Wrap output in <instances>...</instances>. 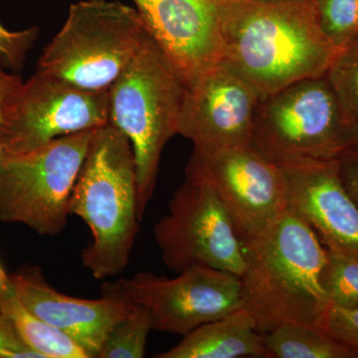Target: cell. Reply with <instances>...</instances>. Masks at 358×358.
<instances>
[{
  "label": "cell",
  "instance_id": "6da1fadb",
  "mask_svg": "<svg viewBox=\"0 0 358 358\" xmlns=\"http://www.w3.org/2000/svg\"><path fill=\"white\" fill-rule=\"evenodd\" d=\"M222 61L261 99L301 80L326 76L338 54L313 0H218Z\"/></svg>",
  "mask_w": 358,
  "mask_h": 358
},
{
  "label": "cell",
  "instance_id": "7a4b0ae2",
  "mask_svg": "<svg viewBox=\"0 0 358 358\" xmlns=\"http://www.w3.org/2000/svg\"><path fill=\"white\" fill-rule=\"evenodd\" d=\"M243 308L266 334L285 324L317 327L329 305L322 286L327 250L312 228L289 210L242 241Z\"/></svg>",
  "mask_w": 358,
  "mask_h": 358
},
{
  "label": "cell",
  "instance_id": "3957f363",
  "mask_svg": "<svg viewBox=\"0 0 358 358\" xmlns=\"http://www.w3.org/2000/svg\"><path fill=\"white\" fill-rule=\"evenodd\" d=\"M69 212L91 231V243L82 253L84 268L98 280L122 274L140 230L138 178L131 143L110 124L92 138Z\"/></svg>",
  "mask_w": 358,
  "mask_h": 358
},
{
  "label": "cell",
  "instance_id": "277c9868",
  "mask_svg": "<svg viewBox=\"0 0 358 358\" xmlns=\"http://www.w3.org/2000/svg\"><path fill=\"white\" fill-rule=\"evenodd\" d=\"M185 94V82L148 32L109 90V124L128 138L136 159L141 221L154 196L162 152L178 134Z\"/></svg>",
  "mask_w": 358,
  "mask_h": 358
},
{
  "label": "cell",
  "instance_id": "5b68a950",
  "mask_svg": "<svg viewBox=\"0 0 358 358\" xmlns=\"http://www.w3.org/2000/svg\"><path fill=\"white\" fill-rule=\"evenodd\" d=\"M251 147L280 167L338 160L358 150V122L327 75L308 78L261 99Z\"/></svg>",
  "mask_w": 358,
  "mask_h": 358
},
{
  "label": "cell",
  "instance_id": "8992f818",
  "mask_svg": "<svg viewBox=\"0 0 358 358\" xmlns=\"http://www.w3.org/2000/svg\"><path fill=\"white\" fill-rule=\"evenodd\" d=\"M147 35L138 9L120 1L81 0L43 49L37 72L88 92H107Z\"/></svg>",
  "mask_w": 358,
  "mask_h": 358
},
{
  "label": "cell",
  "instance_id": "52a82bcc",
  "mask_svg": "<svg viewBox=\"0 0 358 358\" xmlns=\"http://www.w3.org/2000/svg\"><path fill=\"white\" fill-rule=\"evenodd\" d=\"M95 131L62 136L29 154L3 157L0 221L23 224L41 236L61 234Z\"/></svg>",
  "mask_w": 358,
  "mask_h": 358
},
{
  "label": "cell",
  "instance_id": "ba28073f",
  "mask_svg": "<svg viewBox=\"0 0 358 358\" xmlns=\"http://www.w3.org/2000/svg\"><path fill=\"white\" fill-rule=\"evenodd\" d=\"M109 124V91L88 92L36 72L11 85L2 103L3 157Z\"/></svg>",
  "mask_w": 358,
  "mask_h": 358
},
{
  "label": "cell",
  "instance_id": "9c48e42d",
  "mask_svg": "<svg viewBox=\"0 0 358 358\" xmlns=\"http://www.w3.org/2000/svg\"><path fill=\"white\" fill-rule=\"evenodd\" d=\"M155 239L173 272L200 265L243 275L244 248L234 223L217 193L192 167L187 166L169 213L155 225Z\"/></svg>",
  "mask_w": 358,
  "mask_h": 358
},
{
  "label": "cell",
  "instance_id": "30bf717a",
  "mask_svg": "<svg viewBox=\"0 0 358 358\" xmlns=\"http://www.w3.org/2000/svg\"><path fill=\"white\" fill-rule=\"evenodd\" d=\"M147 310L152 329L186 334L243 308L239 275L206 266H192L173 279L138 273L113 284Z\"/></svg>",
  "mask_w": 358,
  "mask_h": 358
},
{
  "label": "cell",
  "instance_id": "8fae6325",
  "mask_svg": "<svg viewBox=\"0 0 358 358\" xmlns=\"http://www.w3.org/2000/svg\"><path fill=\"white\" fill-rule=\"evenodd\" d=\"M188 166L199 171L217 193L241 242L262 233L288 210L281 167L252 147L193 150Z\"/></svg>",
  "mask_w": 358,
  "mask_h": 358
},
{
  "label": "cell",
  "instance_id": "7c38bea8",
  "mask_svg": "<svg viewBox=\"0 0 358 358\" xmlns=\"http://www.w3.org/2000/svg\"><path fill=\"white\" fill-rule=\"evenodd\" d=\"M261 96L221 61L185 87L178 134L200 152L251 147Z\"/></svg>",
  "mask_w": 358,
  "mask_h": 358
},
{
  "label": "cell",
  "instance_id": "4fadbf2b",
  "mask_svg": "<svg viewBox=\"0 0 358 358\" xmlns=\"http://www.w3.org/2000/svg\"><path fill=\"white\" fill-rule=\"evenodd\" d=\"M145 30L185 87L222 61L218 0H134Z\"/></svg>",
  "mask_w": 358,
  "mask_h": 358
},
{
  "label": "cell",
  "instance_id": "5bb4252c",
  "mask_svg": "<svg viewBox=\"0 0 358 358\" xmlns=\"http://www.w3.org/2000/svg\"><path fill=\"white\" fill-rule=\"evenodd\" d=\"M281 169L288 210L305 221L329 251L358 259V206L341 180L338 160Z\"/></svg>",
  "mask_w": 358,
  "mask_h": 358
},
{
  "label": "cell",
  "instance_id": "9a60e30c",
  "mask_svg": "<svg viewBox=\"0 0 358 358\" xmlns=\"http://www.w3.org/2000/svg\"><path fill=\"white\" fill-rule=\"evenodd\" d=\"M14 293L30 312L74 339L90 358H96L113 329L134 303L113 284L102 287L98 300L74 298L52 288L40 268L9 275Z\"/></svg>",
  "mask_w": 358,
  "mask_h": 358
},
{
  "label": "cell",
  "instance_id": "2e32d148",
  "mask_svg": "<svg viewBox=\"0 0 358 358\" xmlns=\"http://www.w3.org/2000/svg\"><path fill=\"white\" fill-rule=\"evenodd\" d=\"M157 358L267 357L263 334L243 308L197 327Z\"/></svg>",
  "mask_w": 358,
  "mask_h": 358
},
{
  "label": "cell",
  "instance_id": "e0dca14e",
  "mask_svg": "<svg viewBox=\"0 0 358 358\" xmlns=\"http://www.w3.org/2000/svg\"><path fill=\"white\" fill-rule=\"evenodd\" d=\"M0 313L10 320L23 343L43 358H90L74 339L30 312L10 282L0 293Z\"/></svg>",
  "mask_w": 358,
  "mask_h": 358
},
{
  "label": "cell",
  "instance_id": "ac0fdd59",
  "mask_svg": "<svg viewBox=\"0 0 358 358\" xmlns=\"http://www.w3.org/2000/svg\"><path fill=\"white\" fill-rule=\"evenodd\" d=\"M262 334L267 357L355 358L348 348L315 326L285 324Z\"/></svg>",
  "mask_w": 358,
  "mask_h": 358
},
{
  "label": "cell",
  "instance_id": "d6986e66",
  "mask_svg": "<svg viewBox=\"0 0 358 358\" xmlns=\"http://www.w3.org/2000/svg\"><path fill=\"white\" fill-rule=\"evenodd\" d=\"M150 331H152V320L147 310L134 303L133 310L110 329L96 358L145 357Z\"/></svg>",
  "mask_w": 358,
  "mask_h": 358
},
{
  "label": "cell",
  "instance_id": "ffe728a7",
  "mask_svg": "<svg viewBox=\"0 0 358 358\" xmlns=\"http://www.w3.org/2000/svg\"><path fill=\"white\" fill-rule=\"evenodd\" d=\"M322 32L339 52L358 45V0H313Z\"/></svg>",
  "mask_w": 358,
  "mask_h": 358
},
{
  "label": "cell",
  "instance_id": "44dd1931",
  "mask_svg": "<svg viewBox=\"0 0 358 358\" xmlns=\"http://www.w3.org/2000/svg\"><path fill=\"white\" fill-rule=\"evenodd\" d=\"M322 286L329 305L339 308L357 307L358 259L327 250Z\"/></svg>",
  "mask_w": 358,
  "mask_h": 358
},
{
  "label": "cell",
  "instance_id": "7402d4cb",
  "mask_svg": "<svg viewBox=\"0 0 358 358\" xmlns=\"http://www.w3.org/2000/svg\"><path fill=\"white\" fill-rule=\"evenodd\" d=\"M327 77L348 114L358 122V45L338 54Z\"/></svg>",
  "mask_w": 358,
  "mask_h": 358
},
{
  "label": "cell",
  "instance_id": "603a6c76",
  "mask_svg": "<svg viewBox=\"0 0 358 358\" xmlns=\"http://www.w3.org/2000/svg\"><path fill=\"white\" fill-rule=\"evenodd\" d=\"M317 327L358 357V306L339 308L327 305Z\"/></svg>",
  "mask_w": 358,
  "mask_h": 358
},
{
  "label": "cell",
  "instance_id": "cb8c5ba5",
  "mask_svg": "<svg viewBox=\"0 0 358 358\" xmlns=\"http://www.w3.org/2000/svg\"><path fill=\"white\" fill-rule=\"evenodd\" d=\"M38 35L37 27L10 31L0 23V64L6 69H21Z\"/></svg>",
  "mask_w": 358,
  "mask_h": 358
},
{
  "label": "cell",
  "instance_id": "d4e9b609",
  "mask_svg": "<svg viewBox=\"0 0 358 358\" xmlns=\"http://www.w3.org/2000/svg\"><path fill=\"white\" fill-rule=\"evenodd\" d=\"M0 358H43L28 348L18 336L10 320L0 313Z\"/></svg>",
  "mask_w": 358,
  "mask_h": 358
},
{
  "label": "cell",
  "instance_id": "484cf974",
  "mask_svg": "<svg viewBox=\"0 0 358 358\" xmlns=\"http://www.w3.org/2000/svg\"><path fill=\"white\" fill-rule=\"evenodd\" d=\"M338 162L343 185L358 206V150L348 152Z\"/></svg>",
  "mask_w": 358,
  "mask_h": 358
},
{
  "label": "cell",
  "instance_id": "4316f807",
  "mask_svg": "<svg viewBox=\"0 0 358 358\" xmlns=\"http://www.w3.org/2000/svg\"><path fill=\"white\" fill-rule=\"evenodd\" d=\"M18 77L20 76L17 75L7 73L6 68L0 64V171H1L2 160H3V150H2L1 145L2 103H3L7 91Z\"/></svg>",
  "mask_w": 358,
  "mask_h": 358
},
{
  "label": "cell",
  "instance_id": "83f0119b",
  "mask_svg": "<svg viewBox=\"0 0 358 358\" xmlns=\"http://www.w3.org/2000/svg\"><path fill=\"white\" fill-rule=\"evenodd\" d=\"M9 282H10L9 275L6 274V271L0 265V293L8 287Z\"/></svg>",
  "mask_w": 358,
  "mask_h": 358
}]
</instances>
